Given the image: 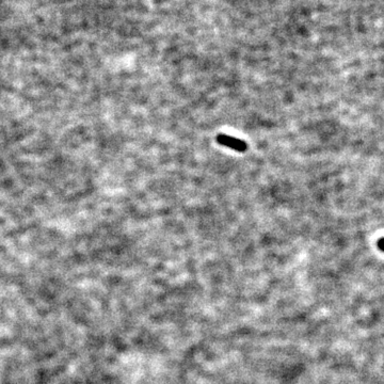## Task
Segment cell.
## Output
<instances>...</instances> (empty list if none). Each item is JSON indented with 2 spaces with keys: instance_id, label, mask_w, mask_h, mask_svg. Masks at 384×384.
Wrapping results in <instances>:
<instances>
[{
  "instance_id": "6da1fadb",
  "label": "cell",
  "mask_w": 384,
  "mask_h": 384,
  "mask_svg": "<svg viewBox=\"0 0 384 384\" xmlns=\"http://www.w3.org/2000/svg\"><path fill=\"white\" fill-rule=\"evenodd\" d=\"M217 140H218V142L220 144H222L224 146H228V147H230V149L238 151V152H244V151H247V149H248L247 143L242 140H240V139H236V138H234V137H230V136H226V135H219L218 138H217Z\"/></svg>"
}]
</instances>
